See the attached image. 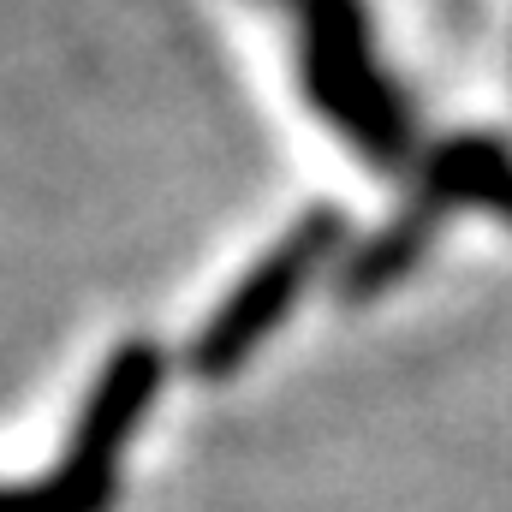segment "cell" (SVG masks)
I'll return each mask as SVG.
<instances>
[{"instance_id": "1", "label": "cell", "mask_w": 512, "mask_h": 512, "mask_svg": "<svg viewBox=\"0 0 512 512\" xmlns=\"http://www.w3.org/2000/svg\"><path fill=\"white\" fill-rule=\"evenodd\" d=\"M298 18V78L322 126L346 137L370 167H405L411 108L387 78L358 0H286Z\"/></svg>"}, {"instance_id": "4", "label": "cell", "mask_w": 512, "mask_h": 512, "mask_svg": "<svg viewBox=\"0 0 512 512\" xmlns=\"http://www.w3.org/2000/svg\"><path fill=\"white\" fill-rule=\"evenodd\" d=\"M411 197H423L435 215L483 209V215H501L512 227V143L495 137V131H477V126L447 131L429 149Z\"/></svg>"}, {"instance_id": "5", "label": "cell", "mask_w": 512, "mask_h": 512, "mask_svg": "<svg viewBox=\"0 0 512 512\" xmlns=\"http://www.w3.org/2000/svg\"><path fill=\"white\" fill-rule=\"evenodd\" d=\"M435 233H441V215H435L423 197H405L399 215L387 221L382 233H370L358 251L346 256L334 292H340L346 304H376V298H387L405 274H417V262L429 256Z\"/></svg>"}, {"instance_id": "3", "label": "cell", "mask_w": 512, "mask_h": 512, "mask_svg": "<svg viewBox=\"0 0 512 512\" xmlns=\"http://www.w3.org/2000/svg\"><path fill=\"white\" fill-rule=\"evenodd\" d=\"M346 245V215L334 203L304 209L251 268L227 286V298L209 310V322L197 328V340L185 346V370L197 382H227L268 346V334L298 310V298L316 286V274L334 262Z\"/></svg>"}, {"instance_id": "2", "label": "cell", "mask_w": 512, "mask_h": 512, "mask_svg": "<svg viewBox=\"0 0 512 512\" xmlns=\"http://www.w3.org/2000/svg\"><path fill=\"white\" fill-rule=\"evenodd\" d=\"M161 382H167V352L155 340L114 346L72 417V435L54 471L12 489L6 512H108L120 489V459H126L131 435L143 429L149 405L161 399Z\"/></svg>"}]
</instances>
